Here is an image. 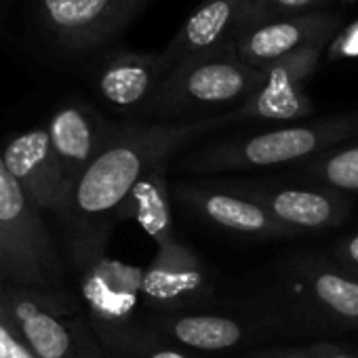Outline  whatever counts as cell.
Segmentation results:
<instances>
[{"mask_svg":"<svg viewBox=\"0 0 358 358\" xmlns=\"http://www.w3.org/2000/svg\"><path fill=\"white\" fill-rule=\"evenodd\" d=\"M234 122L232 112L192 122H154L114 127L108 143L76 182L59 217L70 226L68 251L108 249V238L118 222V211L141 179L158 160L203 133Z\"/></svg>","mask_w":358,"mask_h":358,"instance_id":"cell-1","label":"cell"},{"mask_svg":"<svg viewBox=\"0 0 358 358\" xmlns=\"http://www.w3.org/2000/svg\"><path fill=\"white\" fill-rule=\"evenodd\" d=\"M354 137H358V112L335 114L314 122L287 124L249 137L215 141L186 156L184 166L194 173L282 166L312 160Z\"/></svg>","mask_w":358,"mask_h":358,"instance_id":"cell-2","label":"cell"},{"mask_svg":"<svg viewBox=\"0 0 358 358\" xmlns=\"http://www.w3.org/2000/svg\"><path fill=\"white\" fill-rule=\"evenodd\" d=\"M264 78L266 72L247 64L230 43L175 64L145 114L173 120L222 108L232 112L262 87Z\"/></svg>","mask_w":358,"mask_h":358,"instance_id":"cell-3","label":"cell"},{"mask_svg":"<svg viewBox=\"0 0 358 358\" xmlns=\"http://www.w3.org/2000/svg\"><path fill=\"white\" fill-rule=\"evenodd\" d=\"M70 262L78 276V289L93 331L114 354L131 358L143 348L137 327L141 301L143 268L124 264L106 249L70 251Z\"/></svg>","mask_w":358,"mask_h":358,"instance_id":"cell-4","label":"cell"},{"mask_svg":"<svg viewBox=\"0 0 358 358\" xmlns=\"http://www.w3.org/2000/svg\"><path fill=\"white\" fill-rule=\"evenodd\" d=\"M150 3L152 0H41L36 17L55 47L87 53L118 36Z\"/></svg>","mask_w":358,"mask_h":358,"instance_id":"cell-5","label":"cell"},{"mask_svg":"<svg viewBox=\"0 0 358 358\" xmlns=\"http://www.w3.org/2000/svg\"><path fill=\"white\" fill-rule=\"evenodd\" d=\"M333 38L316 41L276 64L268 66L262 87L236 110L234 122L262 120V122H293L314 114V103L306 91V80L314 74L322 53Z\"/></svg>","mask_w":358,"mask_h":358,"instance_id":"cell-6","label":"cell"},{"mask_svg":"<svg viewBox=\"0 0 358 358\" xmlns=\"http://www.w3.org/2000/svg\"><path fill=\"white\" fill-rule=\"evenodd\" d=\"M211 295L205 264L182 241L156 249L154 259L143 268L141 301L160 314H179L196 308Z\"/></svg>","mask_w":358,"mask_h":358,"instance_id":"cell-7","label":"cell"},{"mask_svg":"<svg viewBox=\"0 0 358 358\" xmlns=\"http://www.w3.org/2000/svg\"><path fill=\"white\" fill-rule=\"evenodd\" d=\"M0 228L38 276L43 287L49 289L59 278L55 247L45 228L43 213L11 175L3 152H0Z\"/></svg>","mask_w":358,"mask_h":358,"instance_id":"cell-8","label":"cell"},{"mask_svg":"<svg viewBox=\"0 0 358 358\" xmlns=\"http://www.w3.org/2000/svg\"><path fill=\"white\" fill-rule=\"evenodd\" d=\"M0 301L36 358H89L64 320L59 306L43 289L7 282L0 285Z\"/></svg>","mask_w":358,"mask_h":358,"instance_id":"cell-9","label":"cell"},{"mask_svg":"<svg viewBox=\"0 0 358 358\" xmlns=\"http://www.w3.org/2000/svg\"><path fill=\"white\" fill-rule=\"evenodd\" d=\"M3 158L41 213L51 211L62 215L68 201L64 169L47 127H36L11 137L3 150Z\"/></svg>","mask_w":358,"mask_h":358,"instance_id":"cell-10","label":"cell"},{"mask_svg":"<svg viewBox=\"0 0 358 358\" xmlns=\"http://www.w3.org/2000/svg\"><path fill=\"white\" fill-rule=\"evenodd\" d=\"M238 194L259 203L291 232L329 230L348 217V201L329 188L306 186H236Z\"/></svg>","mask_w":358,"mask_h":358,"instance_id":"cell-11","label":"cell"},{"mask_svg":"<svg viewBox=\"0 0 358 358\" xmlns=\"http://www.w3.org/2000/svg\"><path fill=\"white\" fill-rule=\"evenodd\" d=\"M337 32H339V20L335 15L310 11L303 15L245 28L234 36L232 45L247 64L266 70L278 59L316 41L335 38Z\"/></svg>","mask_w":358,"mask_h":358,"instance_id":"cell-12","label":"cell"},{"mask_svg":"<svg viewBox=\"0 0 358 358\" xmlns=\"http://www.w3.org/2000/svg\"><path fill=\"white\" fill-rule=\"evenodd\" d=\"M175 196L190 207L199 217L234 234L255 238H287L295 236L289 228L276 222L259 203L207 184H177Z\"/></svg>","mask_w":358,"mask_h":358,"instance_id":"cell-13","label":"cell"},{"mask_svg":"<svg viewBox=\"0 0 358 358\" xmlns=\"http://www.w3.org/2000/svg\"><path fill=\"white\" fill-rule=\"evenodd\" d=\"M116 124L106 122L87 103L62 106L49 120L47 129L51 135L53 150L64 169L66 194L74 190L83 173L91 166L97 154L108 143ZM68 203V201H66Z\"/></svg>","mask_w":358,"mask_h":358,"instance_id":"cell-14","label":"cell"},{"mask_svg":"<svg viewBox=\"0 0 358 358\" xmlns=\"http://www.w3.org/2000/svg\"><path fill=\"white\" fill-rule=\"evenodd\" d=\"M173 64L160 53L118 51L110 55L95 78L97 91L112 108L131 112L148 110Z\"/></svg>","mask_w":358,"mask_h":358,"instance_id":"cell-15","label":"cell"},{"mask_svg":"<svg viewBox=\"0 0 358 358\" xmlns=\"http://www.w3.org/2000/svg\"><path fill=\"white\" fill-rule=\"evenodd\" d=\"M247 0H205L162 51L175 66L230 45L241 30Z\"/></svg>","mask_w":358,"mask_h":358,"instance_id":"cell-16","label":"cell"},{"mask_svg":"<svg viewBox=\"0 0 358 358\" xmlns=\"http://www.w3.org/2000/svg\"><path fill=\"white\" fill-rule=\"evenodd\" d=\"M297 297L335 324H358V278L327 264H303L293 278Z\"/></svg>","mask_w":358,"mask_h":358,"instance_id":"cell-17","label":"cell"},{"mask_svg":"<svg viewBox=\"0 0 358 358\" xmlns=\"http://www.w3.org/2000/svg\"><path fill=\"white\" fill-rule=\"evenodd\" d=\"M166 162L169 158L158 160L141 175V179L129 192L118 211V222H137L141 230L154 241L156 249L177 241L171 205V186L166 179Z\"/></svg>","mask_w":358,"mask_h":358,"instance_id":"cell-18","label":"cell"},{"mask_svg":"<svg viewBox=\"0 0 358 358\" xmlns=\"http://www.w3.org/2000/svg\"><path fill=\"white\" fill-rule=\"evenodd\" d=\"M160 329L175 341L196 350H228L245 341V324L220 314H164Z\"/></svg>","mask_w":358,"mask_h":358,"instance_id":"cell-19","label":"cell"},{"mask_svg":"<svg viewBox=\"0 0 358 358\" xmlns=\"http://www.w3.org/2000/svg\"><path fill=\"white\" fill-rule=\"evenodd\" d=\"M303 173L335 192H358V143L329 150L303 166Z\"/></svg>","mask_w":358,"mask_h":358,"instance_id":"cell-20","label":"cell"},{"mask_svg":"<svg viewBox=\"0 0 358 358\" xmlns=\"http://www.w3.org/2000/svg\"><path fill=\"white\" fill-rule=\"evenodd\" d=\"M316 3H320V0H247L241 30L259 26L266 22H276V20H287V17L310 13V9Z\"/></svg>","mask_w":358,"mask_h":358,"instance_id":"cell-21","label":"cell"},{"mask_svg":"<svg viewBox=\"0 0 358 358\" xmlns=\"http://www.w3.org/2000/svg\"><path fill=\"white\" fill-rule=\"evenodd\" d=\"M7 282L36 287V289L45 291L38 276L32 272V268L17 253V249L13 247V243L9 241L5 230L0 228V285H7Z\"/></svg>","mask_w":358,"mask_h":358,"instance_id":"cell-22","label":"cell"},{"mask_svg":"<svg viewBox=\"0 0 358 358\" xmlns=\"http://www.w3.org/2000/svg\"><path fill=\"white\" fill-rule=\"evenodd\" d=\"M0 358H36L3 301H0Z\"/></svg>","mask_w":358,"mask_h":358,"instance_id":"cell-23","label":"cell"},{"mask_svg":"<svg viewBox=\"0 0 358 358\" xmlns=\"http://www.w3.org/2000/svg\"><path fill=\"white\" fill-rule=\"evenodd\" d=\"M324 55L329 62L358 59V20L335 34V38L329 43Z\"/></svg>","mask_w":358,"mask_h":358,"instance_id":"cell-24","label":"cell"},{"mask_svg":"<svg viewBox=\"0 0 358 358\" xmlns=\"http://www.w3.org/2000/svg\"><path fill=\"white\" fill-rule=\"evenodd\" d=\"M308 352L314 358H358V354H354L337 343H331V341H316L310 345Z\"/></svg>","mask_w":358,"mask_h":358,"instance_id":"cell-25","label":"cell"},{"mask_svg":"<svg viewBox=\"0 0 358 358\" xmlns=\"http://www.w3.org/2000/svg\"><path fill=\"white\" fill-rule=\"evenodd\" d=\"M337 253H339V259L348 264V268H352L354 274H358V234H352L343 243H339Z\"/></svg>","mask_w":358,"mask_h":358,"instance_id":"cell-26","label":"cell"},{"mask_svg":"<svg viewBox=\"0 0 358 358\" xmlns=\"http://www.w3.org/2000/svg\"><path fill=\"white\" fill-rule=\"evenodd\" d=\"M247 358H314L310 352H301V350H264V352H255Z\"/></svg>","mask_w":358,"mask_h":358,"instance_id":"cell-27","label":"cell"},{"mask_svg":"<svg viewBox=\"0 0 358 358\" xmlns=\"http://www.w3.org/2000/svg\"><path fill=\"white\" fill-rule=\"evenodd\" d=\"M145 358H188V356L182 352H175V350H154Z\"/></svg>","mask_w":358,"mask_h":358,"instance_id":"cell-28","label":"cell"},{"mask_svg":"<svg viewBox=\"0 0 358 358\" xmlns=\"http://www.w3.org/2000/svg\"><path fill=\"white\" fill-rule=\"evenodd\" d=\"M345 3H352V0H345Z\"/></svg>","mask_w":358,"mask_h":358,"instance_id":"cell-29","label":"cell"}]
</instances>
